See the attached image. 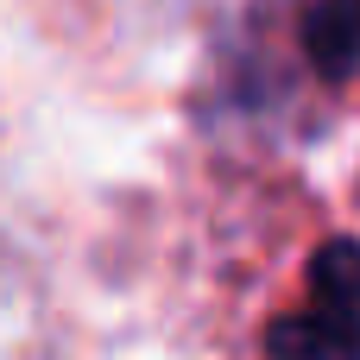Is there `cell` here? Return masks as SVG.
<instances>
[{"label":"cell","instance_id":"obj_2","mask_svg":"<svg viewBox=\"0 0 360 360\" xmlns=\"http://www.w3.org/2000/svg\"><path fill=\"white\" fill-rule=\"evenodd\" d=\"M297 44L316 63V76L348 82L360 70V0H310L297 19Z\"/></svg>","mask_w":360,"mask_h":360},{"label":"cell","instance_id":"obj_1","mask_svg":"<svg viewBox=\"0 0 360 360\" xmlns=\"http://www.w3.org/2000/svg\"><path fill=\"white\" fill-rule=\"evenodd\" d=\"M272 360H360V240H329L310 259V297L266 329Z\"/></svg>","mask_w":360,"mask_h":360}]
</instances>
